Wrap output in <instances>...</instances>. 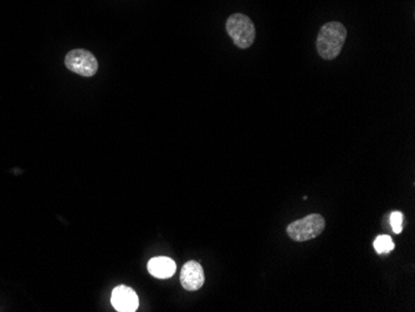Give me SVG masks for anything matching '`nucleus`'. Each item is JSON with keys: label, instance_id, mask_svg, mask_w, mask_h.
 Masks as SVG:
<instances>
[{"label": "nucleus", "instance_id": "nucleus-1", "mask_svg": "<svg viewBox=\"0 0 415 312\" xmlns=\"http://www.w3.org/2000/svg\"><path fill=\"white\" fill-rule=\"evenodd\" d=\"M347 39V29L340 22H326L318 32L317 51L324 60H334L341 54Z\"/></svg>", "mask_w": 415, "mask_h": 312}, {"label": "nucleus", "instance_id": "nucleus-2", "mask_svg": "<svg viewBox=\"0 0 415 312\" xmlns=\"http://www.w3.org/2000/svg\"><path fill=\"white\" fill-rule=\"evenodd\" d=\"M227 32L239 48H250L256 38L253 20L242 13H235L228 18Z\"/></svg>", "mask_w": 415, "mask_h": 312}, {"label": "nucleus", "instance_id": "nucleus-3", "mask_svg": "<svg viewBox=\"0 0 415 312\" xmlns=\"http://www.w3.org/2000/svg\"><path fill=\"white\" fill-rule=\"evenodd\" d=\"M326 221L321 214H310L295 221L287 226V235L295 242H308L321 235L324 230Z\"/></svg>", "mask_w": 415, "mask_h": 312}, {"label": "nucleus", "instance_id": "nucleus-4", "mask_svg": "<svg viewBox=\"0 0 415 312\" xmlns=\"http://www.w3.org/2000/svg\"><path fill=\"white\" fill-rule=\"evenodd\" d=\"M65 65L69 70L85 77H91L98 70V59L95 58V55L84 48L71 50L66 55Z\"/></svg>", "mask_w": 415, "mask_h": 312}, {"label": "nucleus", "instance_id": "nucleus-5", "mask_svg": "<svg viewBox=\"0 0 415 312\" xmlns=\"http://www.w3.org/2000/svg\"><path fill=\"white\" fill-rule=\"evenodd\" d=\"M111 304L119 312H135L138 308L140 300L133 289L129 286L119 285L114 287L111 295Z\"/></svg>", "mask_w": 415, "mask_h": 312}, {"label": "nucleus", "instance_id": "nucleus-6", "mask_svg": "<svg viewBox=\"0 0 415 312\" xmlns=\"http://www.w3.org/2000/svg\"><path fill=\"white\" fill-rule=\"evenodd\" d=\"M204 270L198 261H188L184 264L180 273V284L185 290H199L204 285Z\"/></svg>", "mask_w": 415, "mask_h": 312}, {"label": "nucleus", "instance_id": "nucleus-7", "mask_svg": "<svg viewBox=\"0 0 415 312\" xmlns=\"http://www.w3.org/2000/svg\"><path fill=\"white\" fill-rule=\"evenodd\" d=\"M148 273L157 279H169L177 271V265L174 260L167 256H157L150 260L147 265Z\"/></svg>", "mask_w": 415, "mask_h": 312}, {"label": "nucleus", "instance_id": "nucleus-8", "mask_svg": "<svg viewBox=\"0 0 415 312\" xmlns=\"http://www.w3.org/2000/svg\"><path fill=\"white\" fill-rule=\"evenodd\" d=\"M373 247L376 249V252L379 255H384V254H389L393 250L394 242L392 240V238L389 235H379L376 238V240L373 242Z\"/></svg>", "mask_w": 415, "mask_h": 312}, {"label": "nucleus", "instance_id": "nucleus-9", "mask_svg": "<svg viewBox=\"0 0 415 312\" xmlns=\"http://www.w3.org/2000/svg\"><path fill=\"white\" fill-rule=\"evenodd\" d=\"M390 226L395 234H400L403 230V214L398 210H395L390 214Z\"/></svg>", "mask_w": 415, "mask_h": 312}]
</instances>
